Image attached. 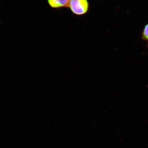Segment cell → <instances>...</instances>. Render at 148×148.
<instances>
[{"mask_svg":"<svg viewBox=\"0 0 148 148\" xmlns=\"http://www.w3.org/2000/svg\"><path fill=\"white\" fill-rule=\"evenodd\" d=\"M68 7L73 14L82 15L88 12L89 3L88 0H70Z\"/></svg>","mask_w":148,"mask_h":148,"instance_id":"cell-1","label":"cell"},{"mask_svg":"<svg viewBox=\"0 0 148 148\" xmlns=\"http://www.w3.org/2000/svg\"><path fill=\"white\" fill-rule=\"evenodd\" d=\"M70 0H48V2L52 8H60L69 7Z\"/></svg>","mask_w":148,"mask_h":148,"instance_id":"cell-2","label":"cell"},{"mask_svg":"<svg viewBox=\"0 0 148 148\" xmlns=\"http://www.w3.org/2000/svg\"><path fill=\"white\" fill-rule=\"evenodd\" d=\"M142 38L148 40V24L145 26L142 33Z\"/></svg>","mask_w":148,"mask_h":148,"instance_id":"cell-3","label":"cell"}]
</instances>
